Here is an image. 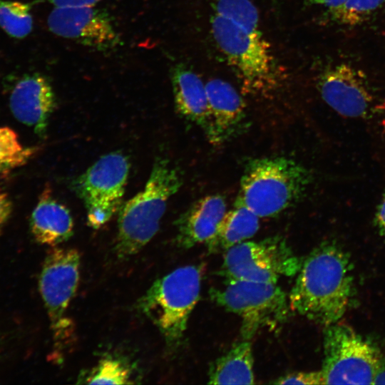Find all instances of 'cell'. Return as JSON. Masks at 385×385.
Returning <instances> with one entry per match:
<instances>
[{"label": "cell", "instance_id": "cell-18", "mask_svg": "<svg viewBox=\"0 0 385 385\" xmlns=\"http://www.w3.org/2000/svg\"><path fill=\"white\" fill-rule=\"evenodd\" d=\"M260 217L236 199L227 210L214 237L206 244L210 252L226 251L254 236L260 228Z\"/></svg>", "mask_w": 385, "mask_h": 385}, {"label": "cell", "instance_id": "cell-8", "mask_svg": "<svg viewBox=\"0 0 385 385\" xmlns=\"http://www.w3.org/2000/svg\"><path fill=\"white\" fill-rule=\"evenodd\" d=\"M80 263V254L76 249L54 247L46 255L39 277L40 293L59 354L73 341L74 327L68 309L78 287Z\"/></svg>", "mask_w": 385, "mask_h": 385}, {"label": "cell", "instance_id": "cell-27", "mask_svg": "<svg viewBox=\"0 0 385 385\" xmlns=\"http://www.w3.org/2000/svg\"><path fill=\"white\" fill-rule=\"evenodd\" d=\"M12 207V202L8 194L0 189V228L9 220Z\"/></svg>", "mask_w": 385, "mask_h": 385}, {"label": "cell", "instance_id": "cell-6", "mask_svg": "<svg viewBox=\"0 0 385 385\" xmlns=\"http://www.w3.org/2000/svg\"><path fill=\"white\" fill-rule=\"evenodd\" d=\"M217 304L241 319L243 339H251L260 330H275L288 319L289 299L277 283L226 279L223 285L210 290Z\"/></svg>", "mask_w": 385, "mask_h": 385}, {"label": "cell", "instance_id": "cell-3", "mask_svg": "<svg viewBox=\"0 0 385 385\" xmlns=\"http://www.w3.org/2000/svg\"><path fill=\"white\" fill-rule=\"evenodd\" d=\"M211 32L245 93L267 97L280 88L282 72L260 30L248 29L214 13Z\"/></svg>", "mask_w": 385, "mask_h": 385}, {"label": "cell", "instance_id": "cell-32", "mask_svg": "<svg viewBox=\"0 0 385 385\" xmlns=\"http://www.w3.org/2000/svg\"><path fill=\"white\" fill-rule=\"evenodd\" d=\"M274 3H277L279 0H272Z\"/></svg>", "mask_w": 385, "mask_h": 385}, {"label": "cell", "instance_id": "cell-4", "mask_svg": "<svg viewBox=\"0 0 385 385\" xmlns=\"http://www.w3.org/2000/svg\"><path fill=\"white\" fill-rule=\"evenodd\" d=\"M312 180L309 170L294 159L252 158L245 165L237 200L260 218L274 217L297 203Z\"/></svg>", "mask_w": 385, "mask_h": 385}, {"label": "cell", "instance_id": "cell-28", "mask_svg": "<svg viewBox=\"0 0 385 385\" xmlns=\"http://www.w3.org/2000/svg\"><path fill=\"white\" fill-rule=\"evenodd\" d=\"M374 222L379 234L385 237V192L376 209Z\"/></svg>", "mask_w": 385, "mask_h": 385}, {"label": "cell", "instance_id": "cell-19", "mask_svg": "<svg viewBox=\"0 0 385 385\" xmlns=\"http://www.w3.org/2000/svg\"><path fill=\"white\" fill-rule=\"evenodd\" d=\"M254 358L250 340L234 344L210 366V384H253Z\"/></svg>", "mask_w": 385, "mask_h": 385}, {"label": "cell", "instance_id": "cell-24", "mask_svg": "<svg viewBox=\"0 0 385 385\" xmlns=\"http://www.w3.org/2000/svg\"><path fill=\"white\" fill-rule=\"evenodd\" d=\"M214 11L248 29L260 30L259 14L250 0H214Z\"/></svg>", "mask_w": 385, "mask_h": 385}, {"label": "cell", "instance_id": "cell-25", "mask_svg": "<svg viewBox=\"0 0 385 385\" xmlns=\"http://www.w3.org/2000/svg\"><path fill=\"white\" fill-rule=\"evenodd\" d=\"M87 210L88 225L93 229H99L119 210L121 202L94 200L85 203Z\"/></svg>", "mask_w": 385, "mask_h": 385}, {"label": "cell", "instance_id": "cell-16", "mask_svg": "<svg viewBox=\"0 0 385 385\" xmlns=\"http://www.w3.org/2000/svg\"><path fill=\"white\" fill-rule=\"evenodd\" d=\"M73 226L69 210L52 197L48 188L46 189L30 219L31 231L36 241L56 247L73 235Z\"/></svg>", "mask_w": 385, "mask_h": 385}, {"label": "cell", "instance_id": "cell-7", "mask_svg": "<svg viewBox=\"0 0 385 385\" xmlns=\"http://www.w3.org/2000/svg\"><path fill=\"white\" fill-rule=\"evenodd\" d=\"M323 347L324 384H374L385 367L379 349L339 322L324 327Z\"/></svg>", "mask_w": 385, "mask_h": 385}, {"label": "cell", "instance_id": "cell-26", "mask_svg": "<svg viewBox=\"0 0 385 385\" xmlns=\"http://www.w3.org/2000/svg\"><path fill=\"white\" fill-rule=\"evenodd\" d=\"M272 383L275 384H324L320 370L317 371H299L288 374L278 378Z\"/></svg>", "mask_w": 385, "mask_h": 385}, {"label": "cell", "instance_id": "cell-17", "mask_svg": "<svg viewBox=\"0 0 385 385\" xmlns=\"http://www.w3.org/2000/svg\"><path fill=\"white\" fill-rule=\"evenodd\" d=\"M171 79L177 111L205 132L208 117L205 84L197 74L183 64L174 68Z\"/></svg>", "mask_w": 385, "mask_h": 385}, {"label": "cell", "instance_id": "cell-2", "mask_svg": "<svg viewBox=\"0 0 385 385\" xmlns=\"http://www.w3.org/2000/svg\"><path fill=\"white\" fill-rule=\"evenodd\" d=\"M182 185L180 170L168 159L158 157L143 190L119 209L115 246L119 258L137 254L155 236L168 200Z\"/></svg>", "mask_w": 385, "mask_h": 385}, {"label": "cell", "instance_id": "cell-20", "mask_svg": "<svg viewBox=\"0 0 385 385\" xmlns=\"http://www.w3.org/2000/svg\"><path fill=\"white\" fill-rule=\"evenodd\" d=\"M0 27L14 38H22L28 36L33 29L30 5L0 0Z\"/></svg>", "mask_w": 385, "mask_h": 385}, {"label": "cell", "instance_id": "cell-15", "mask_svg": "<svg viewBox=\"0 0 385 385\" xmlns=\"http://www.w3.org/2000/svg\"><path fill=\"white\" fill-rule=\"evenodd\" d=\"M227 207L220 194L209 195L193 202L175 222L177 245L185 249L206 245L215 235Z\"/></svg>", "mask_w": 385, "mask_h": 385}, {"label": "cell", "instance_id": "cell-5", "mask_svg": "<svg viewBox=\"0 0 385 385\" xmlns=\"http://www.w3.org/2000/svg\"><path fill=\"white\" fill-rule=\"evenodd\" d=\"M203 265L175 269L155 280L138 302L140 311L158 327L167 346H178L200 298Z\"/></svg>", "mask_w": 385, "mask_h": 385}, {"label": "cell", "instance_id": "cell-22", "mask_svg": "<svg viewBox=\"0 0 385 385\" xmlns=\"http://www.w3.org/2000/svg\"><path fill=\"white\" fill-rule=\"evenodd\" d=\"M34 153L35 149L21 143L14 130L6 126L0 127V172L25 165Z\"/></svg>", "mask_w": 385, "mask_h": 385}, {"label": "cell", "instance_id": "cell-31", "mask_svg": "<svg viewBox=\"0 0 385 385\" xmlns=\"http://www.w3.org/2000/svg\"><path fill=\"white\" fill-rule=\"evenodd\" d=\"M374 384H385V367L376 375Z\"/></svg>", "mask_w": 385, "mask_h": 385}, {"label": "cell", "instance_id": "cell-13", "mask_svg": "<svg viewBox=\"0 0 385 385\" xmlns=\"http://www.w3.org/2000/svg\"><path fill=\"white\" fill-rule=\"evenodd\" d=\"M130 170L128 158L115 151L103 155L73 183L84 204L94 200L121 202Z\"/></svg>", "mask_w": 385, "mask_h": 385}, {"label": "cell", "instance_id": "cell-9", "mask_svg": "<svg viewBox=\"0 0 385 385\" xmlns=\"http://www.w3.org/2000/svg\"><path fill=\"white\" fill-rule=\"evenodd\" d=\"M302 260L280 235L244 241L225 252L220 274L226 279L277 283L297 275Z\"/></svg>", "mask_w": 385, "mask_h": 385}, {"label": "cell", "instance_id": "cell-1", "mask_svg": "<svg viewBox=\"0 0 385 385\" xmlns=\"http://www.w3.org/2000/svg\"><path fill=\"white\" fill-rule=\"evenodd\" d=\"M356 293L349 255L326 241L302 261L288 299L291 311L327 327L354 304Z\"/></svg>", "mask_w": 385, "mask_h": 385}, {"label": "cell", "instance_id": "cell-29", "mask_svg": "<svg viewBox=\"0 0 385 385\" xmlns=\"http://www.w3.org/2000/svg\"><path fill=\"white\" fill-rule=\"evenodd\" d=\"M55 8L93 6L100 0H47Z\"/></svg>", "mask_w": 385, "mask_h": 385}, {"label": "cell", "instance_id": "cell-23", "mask_svg": "<svg viewBox=\"0 0 385 385\" xmlns=\"http://www.w3.org/2000/svg\"><path fill=\"white\" fill-rule=\"evenodd\" d=\"M385 0H347L339 7L328 11L331 20L345 26H356L366 21Z\"/></svg>", "mask_w": 385, "mask_h": 385}, {"label": "cell", "instance_id": "cell-14", "mask_svg": "<svg viewBox=\"0 0 385 385\" xmlns=\"http://www.w3.org/2000/svg\"><path fill=\"white\" fill-rule=\"evenodd\" d=\"M55 106L56 98L51 83L38 73L21 78L9 96V107L14 116L32 128L41 137L46 134L48 119Z\"/></svg>", "mask_w": 385, "mask_h": 385}, {"label": "cell", "instance_id": "cell-11", "mask_svg": "<svg viewBox=\"0 0 385 385\" xmlns=\"http://www.w3.org/2000/svg\"><path fill=\"white\" fill-rule=\"evenodd\" d=\"M317 87L324 101L341 115L362 118L371 111L373 97L368 84L349 65L341 63L325 71Z\"/></svg>", "mask_w": 385, "mask_h": 385}, {"label": "cell", "instance_id": "cell-10", "mask_svg": "<svg viewBox=\"0 0 385 385\" xmlns=\"http://www.w3.org/2000/svg\"><path fill=\"white\" fill-rule=\"evenodd\" d=\"M47 23L53 34L99 50L115 48L120 42L108 14L93 6L55 8Z\"/></svg>", "mask_w": 385, "mask_h": 385}, {"label": "cell", "instance_id": "cell-30", "mask_svg": "<svg viewBox=\"0 0 385 385\" xmlns=\"http://www.w3.org/2000/svg\"><path fill=\"white\" fill-rule=\"evenodd\" d=\"M347 0H305V4L309 6L319 5L328 9V11L335 9Z\"/></svg>", "mask_w": 385, "mask_h": 385}, {"label": "cell", "instance_id": "cell-21", "mask_svg": "<svg viewBox=\"0 0 385 385\" xmlns=\"http://www.w3.org/2000/svg\"><path fill=\"white\" fill-rule=\"evenodd\" d=\"M130 365L120 357L108 356L84 376L82 382L93 384H133Z\"/></svg>", "mask_w": 385, "mask_h": 385}, {"label": "cell", "instance_id": "cell-12", "mask_svg": "<svg viewBox=\"0 0 385 385\" xmlns=\"http://www.w3.org/2000/svg\"><path fill=\"white\" fill-rule=\"evenodd\" d=\"M208 103L207 125L204 132L213 145H221L242 132L247 110L241 95L228 82L215 78L205 83Z\"/></svg>", "mask_w": 385, "mask_h": 385}]
</instances>
